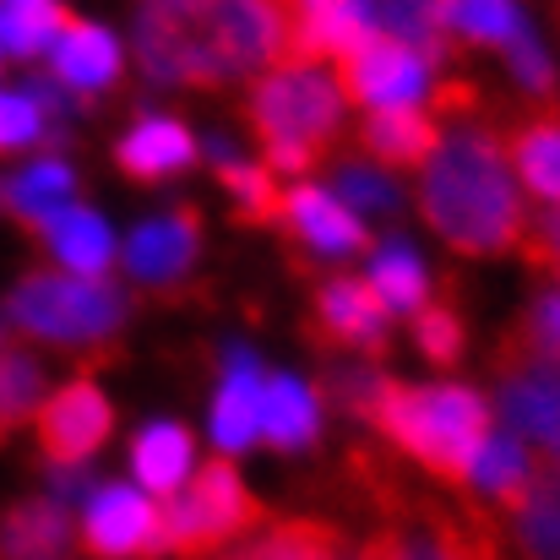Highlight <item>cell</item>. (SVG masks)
Segmentation results:
<instances>
[{"label":"cell","instance_id":"6da1fadb","mask_svg":"<svg viewBox=\"0 0 560 560\" xmlns=\"http://www.w3.org/2000/svg\"><path fill=\"white\" fill-rule=\"evenodd\" d=\"M289 38V0H142L137 11V55L153 82H234L278 66Z\"/></svg>","mask_w":560,"mask_h":560},{"label":"cell","instance_id":"7a4b0ae2","mask_svg":"<svg viewBox=\"0 0 560 560\" xmlns=\"http://www.w3.org/2000/svg\"><path fill=\"white\" fill-rule=\"evenodd\" d=\"M419 207L430 218V229L479 256V250H506L523 240V196L512 186L506 153L490 131L463 126L446 142H435V153L424 159V180H419Z\"/></svg>","mask_w":560,"mask_h":560},{"label":"cell","instance_id":"3957f363","mask_svg":"<svg viewBox=\"0 0 560 560\" xmlns=\"http://www.w3.org/2000/svg\"><path fill=\"white\" fill-rule=\"evenodd\" d=\"M375 424L408 457L446 479H468L479 446L490 441V408L468 386H386V397L375 402Z\"/></svg>","mask_w":560,"mask_h":560},{"label":"cell","instance_id":"277c9868","mask_svg":"<svg viewBox=\"0 0 560 560\" xmlns=\"http://www.w3.org/2000/svg\"><path fill=\"white\" fill-rule=\"evenodd\" d=\"M126 294L109 278H71V272H27L5 294V327L44 349H98L120 332Z\"/></svg>","mask_w":560,"mask_h":560},{"label":"cell","instance_id":"5b68a950","mask_svg":"<svg viewBox=\"0 0 560 560\" xmlns=\"http://www.w3.org/2000/svg\"><path fill=\"white\" fill-rule=\"evenodd\" d=\"M250 120L272 170H305L343 126V88L322 66H272V77L250 93Z\"/></svg>","mask_w":560,"mask_h":560},{"label":"cell","instance_id":"8992f818","mask_svg":"<svg viewBox=\"0 0 560 560\" xmlns=\"http://www.w3.org/2000/svg\"><path fill=\"white\" fill-rule=\"evenodd\" d=\"M256 523V501L229 463H212L190 479V490L164 512V556H212Z\"/></svg>","mask_w":560,"mask_h":560},{"label":"cell","instance_id":"52a82bcc","mask_svg":"<svg viewBox=\"0 0 560 560\" xmlns=\"http://www.w3.org/2000/svg\"><path fill=\"white\" fill-rule=\"evenodd\" d=\"M77 539L104 560L164 556V512L137 485H93L77 506Z\"/></svg>","mask_w":560,"mask_h":560},{"label":"cell","instance_id":"ba28073f","mask_svg":"<svg viewBox=\"0 0 560 560\" xmlns=\"http://www.w3.org/2000/svg\"><path fill=\"white\" fill-rule=\"evenodd\" d=\"M354 560H495V545L474 517L424 506L371 534Z\"/></svg>","mask_w":560,"mask_h":560},{"label":"cell","instance_id":"9c48e42d","mask_svg":"<svg viewBox=\"0 0 560 560\" xmlns=\"http://www.w3.org/2000/svg\"><path fill=\"white\" fill-rule=\"evenodd\" d=\"M33 424H38V441H44L49 463L82 468V463L109 441L115 408H109V397H104L88 375H77V381H66V386H55V392L44 397V408H38Z\"/></svg>","mask_w":560,"mask_h":560},{"label":"cell","instance_id":"30bf717a","mask_svg":"<svg viewBox=\"0 0 560 560\" xmlns=\"http://www.w3.org/2000/svg\"><path fill=\"white\" fill-rule=\"evenodd\" d=\"M430 88V60L413 55L408 44L375 33L354 55H343V93L375 109H413Z\"/></svg>","mask_w":560,"mask_h":560},{"label":"cell","instance_id":"8fae6325","mask_svg":"<svg viewBox=\"0 0 560 560\" xmlns=\"http://www.w3.org/2000/svg\"><path fill=\"white\" fill-rule=\"evenodd\" d=\"M120 60H126L120 55V38L104 22H82V16H71L66 33L55 38V49L44 55L49 82L66 98H93V93L115 88L120 82Z\"/></svg>","mask_w":560,"mask_h":560},{"label":"cell","instance_id":"7c38bea8","mask_svg":"<svg viewBox=\"0 0 560 560\" xmlns=\"http://www.w3.org/2000/svg\"><path fill=\"white\" fill-rule=\"evenodd\" d=\"M71 98L49 77L0 82V159H33L44 142L66 131Z\"/></svg>","mask_w":560,"mask_h":560},{"label":"cell","instance_id":"4fadbf2b","mask_svg":"<svg viewBox=\"0 0 560 560\" xmlns=\"http://www.w3.org/2000/svg\"><path fill=\"white\" fill-rule=\"evenodd\" d=\"M38 240H44L55 272H71V278H104L109 261L120 256L109 218L98 207H82V201H71L55 218H44L38 223Z\"/></svg>","mask_w":560,"mask_h":560},{"label":"cell","instance_id":"5bb4252c","mask_svg":"<svg viewBox=\"0 0 560 560\" xmlns=\"http://www.w3.org/2000/svg\"><path fill=\"white\" fill-rule=\"evenodd\" d=\"M261 392H267V375L256 365V354L250 349H229L223 386L212 397V441L223 452H245L261 435Z\"/></svg>","mask_w":560,"mask_h":560},{"label":"cell","instance_id":"9a60e30c","mask_svg":"<svg viewBox=\"0 0 560 560\" xmlns=\"http://www.w3.org/2000/svg\"><path fill=\"white\" fill-rule=\"evenodd\" d=\"M501 408H506V424H512L517 441L528 435V441L550 446V457H560V365L556 360H534V365L506 375Z\"/></svg>","mask_w":560,"mask_h":560},{"label":"cell","instance_id":"2e32d148","mask_svg":"<svg viewBox=\"0 0 560 560\" xmlns=\"http://www.w3.org/2000/svg\"><path fill=\"white\" fill-rule=\"evenodd\" d=\"M120 261L137 283H175L196 261V218L190 212H164L148 218L142 229H131V240L120 245Z\"/></svg>","mask_w":560,"mask_h":560},{"label":"cell","instance_id":"e0dca14e","mask_svg":"<svg viewBox=\"0 0 560 560\" xmlns=\"http://www.w3.org/2000/svg\"><path fill=\"white\" fill-rule=\"evenodd\" d=\"M77 201V170L60 153H33L27 164H16L11 175H0V212L22 218V223H44L60 207Z\"/></svg>","mask_w":560,"mask_h":560},{"label":"cell","instance_id":"ac0fdd59","mask_svg":"<svg viewBox=\"0 0 560 560\" xmlns=\"http://www.w3.org/2000/svg\"><path fill=\"white\" fill-rule=\"evenodd\" d=\"M278 207H283V218L294 223V234H300L316 256H349V250H360V245H365L360 218H354V212L343 207V196H332V190L294 186Z\"/></svg>","mask_w":560,"mask_h":560},{"label":"cell","instance_id":"d6986e66","mask_svg":"<svg viewBox=\"0 0 560 560\" xmlns=\"http://www.w3.org/2000/svg\"><path fill=\"white\" fill-rule=\"evenodd\" d=\"M77 539V523L60 501L38 495L0 517V560H66Z\"/></svg>","mask_w":560,"mask_h":560},{"label":"cell","instance_id":"ffe728a7","mask_svg":"<svg viewBox=\"0 0 560 560\" xmlns=\"http://www.w3.org/2000/svg\"><path fill=\"white\" fill-rule=\"evenodd\" d=\"M115 159H120V170L137 175V180H170V175H180L190 159H196V137H190L180 120L148 115V120H137V126L120 137Z\"/></svg>","mask_w":560,"mask_h":560},{"label":"cell","instance_id":"44dd1931","mask_svg":"<svg viewBox=\"0 0 560 560\" xmlns=\"http://www.w3.org/2000/svg\"><path fill=\"white\" fill-rule=\"evenodd\" d=\"M190 457H196V446H190V435L180 424H148V430H137V441H131V474H137V490L142 495H175L180 485H186L190 474Z\"/></svg>","mask_w":560,"mask_h":560},{"label":"cell","instance_id":"7402d4cb","mask_svg":"<svg viewBox=\"0 0 560 560\" xmlns=\"http://www.w3.org/2000/svg\"><path fill=\"white\" fill-rule=\"evenodd\" d=\"M322 430V408H316V392L294 375H272L267 392H261V435L283 452H300L311 446Z\"/></svg>","mask_w":560,"mask_h":560},{"label":"cell","instance_id":"603a6c76","mask_svg":"<svg viewBox=\"0 0 560 560\" xmlns=\"http://www.w3.org/2000/svg\"><path fill=\"white\" fill-rule=\"evenodd\" d=\"M66 0H0V55L5 60H44L66 33Z\"/></svg>","mask_w":560,"mask_h":560},{"label":"cell","instance_id":"cb8c5ba5","mask_svg":"<svg viewBox=\"0 0 560 560\" xmlns=\"http://www.w3.org/2000/svg\"><path fill=\"white\" fill-rule=\"evenodd\" d=\"M468 479H474L485 495H495V501H506V506H523V495H528V485H534V457H528V446H523L512 430H501V435L490 430V441L479 446Z\"/></svg>","mask_w":560,"mask_h":560},{"label":"cell","instance_id":"d4e9b609","mask_svg":"<svg viewBox=\"0 0 560 560\" xmlns=\"http://www.w3.org/2000/svg\"><path fill=\"white\" fill-rule=\"evenodd\" d=\"M322 322L327 332L349 338V343H381L386 338V305L371 294V283H354V278H338L322 289Z\"/></svg>","mask_w":560,"mask_h":560},{"label":"cell","instance_id":"484cf974","mask_svg":"<svg viewBox=\"0 0 560 560\" xmlns=\"http://www.w3.org/2000/svg\"><path fill=\"white\" fill-rule=\"evenodd\" d=\"M435 126L419 109H375L365 120V148L381 164H424L435 153Z\"/></svg>","mask_w":560,"mask_h":560},{"label":"cell","instance_id":"4316f807","mask_svg":"<svg viewBox=\"0 0 560 560\" xmlns=\"http://www.w3.org/2000/svg\"><path fill=\"white\" fill-rule=\"evenodd\" d=\"M44 397H49L44 360L33 349H5L0 354V435L16 430V424H27V419H38Z\"/></svg>","mask_w":560,"mask_h":560},{"label":"cell","instance_id":"83f0119b","mask_svg":"<svg viewBox=\"0 0 560 560\" xmlns=\"http://www.w3.org/2000/svg\"><path fill=\"white\" fill-rule=\"evenodd\" d=\"M371 294L386 305V316H392V311H397V316H402V311H424L430 283H424L419 256H413L402 240H386L371 256Z\"/></svg>","mask_w":560,"mask_h":560},{"label":"cell","instance_id":"f1b7e54d","mask_svg":"<svg viewBox=\"0 0 560 560\" xmlns=\"http://www.w3.org/2000/svg\"><path fill=\"white\" fill-rule=\"evenodd\" d=\"M229 560H354V556L338 539V528H327V523H278L272 534H261L256 545L234 550Z\"/></svg>","mask_w":560,"mask_h":560},{"label":"cell","instance_id":"f546056e","mask_svg":"<svg viewBox=\"0 0 560 560\" xmlns=\"http://www.w3.org/2000/svg\"><path fill=\"white\" fill-rule=\"evenodd\" d=\"M517 512H523V539L534 560H560V457L534 468V485Z\"/></svg>","mask_w":560,"mask_h":560},{"label":"cell","instance_id":"4dcf8cb0","mask_svg":"<svg viewBox=\"0 0 560 560\" xmlns=\"http://www.w3.org/2000/svg\"><path fill=\"white\" fill-rule=\"evenodd\" d=\"M512 164L523 175V186L560 207V126L556 120H534L512 137Z\"/></svg>","mask_w":560,"mask_h":560},{"label":"cell","instance_id":"1f68e13d","mask_svg":"<svg viewBox=\"0 0 560 560\" xmlns=\"http://www.w3.org/2000/svg\"><path fill=\"white\" fill-rule=\"evenodd\" d=\"M375 22H381V33L386 38H397V44H408L413 55H441L446 49V22H441V0H381L375 5Z\"/></svg>","mask_w":560,"mask_h":560},{"label":"cell","instance_id":"d6a6232c","mask_svg":"<svg viewBox=\"0 0 560 560\" xmlns=\"http://www.w3.org/2000/svg\"><path fill=\"white\" fill-rule=\"evenodd\" d=\"M441 22L479 44H506V49L528 33L517 0H441Z\"/></svg>","mask_w":560,"mask_h":560},{"label":"cell","instance_id":"836d02e7","mask_svg":"<svg viewBox=\"0 0 560 560\" xmlns=\"http://www.w3.org/2000/svg\"><path fill=\"white\" fill-rule=\"evenodd\" d=\"M218 175H223V186L234 190V201H240L245 218H272V212H278V190H272V175H267V170L229 159V164H218Z\"/></svg>","mask_w":560,"mask_h":560},{"label":"cell","instance_id":"e575fe53","mask_svg":"<svg viewBox=\"0 0 560 560\" xmlns=\"http://www.w3.org/2000/svg\"><path fill=\"white\" fill-rule=\"evenodd\" d=\"M338 190H343V207H349V212H354V207H371V212L397 207V186H392L375 164H343Z\"/></svg>","mask_w":560,"mask_h":560},{"label":"cell","instance_id":"d590c367","mask_svg":"<svg viewBox=\"0 0 560 560\" xmlns=\"http://www.w3.org/2000/svg\"><path fill=\"white\" fill-rule=\"evenodd\" d=\"M413 338H419V354H424V360H435V365H446V360H457V354H463V327H457V316H452V311H419Z\"/></svg>","mask_w":560,"mask_h":560},{"label":"cell","instance_id":"8d00e7d4","mask_svg":"<svg viewBox=\"0 0 560 560\" xmlns=\"http://www.w3.org/2000/svg\"><path fill=\"white\" fill-rule=\"evenodd\" d=\"M506 55H512V71H517V77H523L528 88L550 93V55H545V49L534 44V33H523V38H517V44H512Z\"/></svg>","mask_w":560,"mask_h":560},{"label":"cell","instance_id":"74e56055","mask_svg":"<svg viewBox=\"0 0 560 560\" xmlns=\"http://www.w3.org/2000/svg\"><path fill=\"white\" fill-rule=\"evenodd\" d=\"M534 338H539V349L556 360L560 354V294H545L539 300V311H534Z\"/></svg>","mask_w":560,"mask_h":560},{"label":"cell","instance_id":"f35d334b","mask_svg":"<svg viewBox=\"0 0 560 560\" xmlns=\"http://www.w3.org/2000/svg\"><path fill=\"white\" fill-rule=\"evenodd\" d=\"M534 250H539V261H545V267H556V272H560V207L550 212V218H545V223H539V234H534Z\"/></svg>","mask_w":560,"mask_h":560},{"label":"cell","instance_id":"ab89813d","mask_svg":"<svg viewBox=\"0 0 560 560\" xmlns=\"http://www.w3.org/2000/svg\"><path fill=\"white\" fill-rule=\"evenodd\" d=\"M0 354H5V332H0Z\"/></svg>","mask_w":560,"mask_h":560}]
</instances>
